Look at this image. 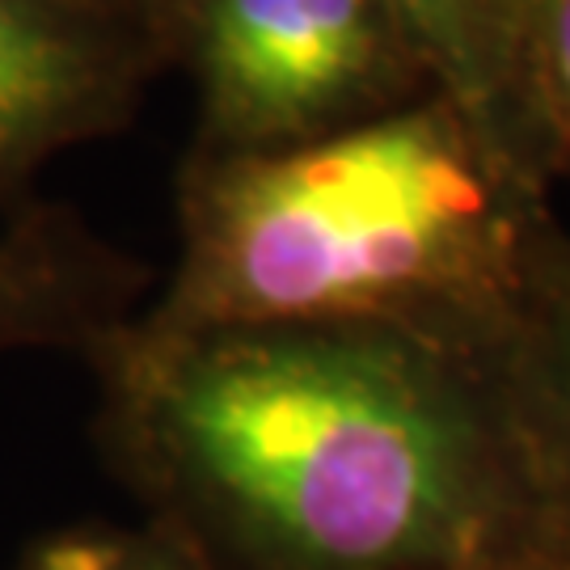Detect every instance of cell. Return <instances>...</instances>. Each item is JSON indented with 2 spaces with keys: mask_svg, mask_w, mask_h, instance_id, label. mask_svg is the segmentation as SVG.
I'll use <instances>...</instances> for the list:
<instances>
[{
  "mask_svg": "<svg viewBox=\"0 0 570 570\" xmlns=\"http://www.w3.org/2000/svg\"><path fill=\"white\" fill-rule=\"evenodd\" d=\"M98 444L220 570H562L503 364L343 322L119 326Z\"/></svg>",
  "mask_w": 570,
  "mask_h": 570,
  "instance_id": "6da1fadb",
  "label": "cell"
},
{
  "mask_svg": "<svg viewBox=\"0 0 570 570\" xmlns=\"http://www.w3.org/2000/svg\"><path fill=\"white\" fill-rule=\"evenodd\" d=\"M165 63L81 0H0V212L47 161L136 119Z\"/></svg>",
  "mask_w": 570,
  "mask_h": 570,
  "instance_id": "277c9868",
  "label": "cell"
},
{
  "mask_svg": "<svg viewBox=\"0 0 570 570\" xmlns=\"http://www.w3.org/2000/svg\"><path fill=\"white\" fill-rule=\"evenodd\" d=\"M9 570H220L183 537L144 524H77L26 546Z\"/></svg>",
  "mask_w": 570,
  "mask_h": 570,
  "instance_id": "9c48e42d",
  "label": "cell"
},
{
  "mask_svg": "<svg viewBox=\"0 0 570 570\" xmlns=\"http://www.w3.org/2000/svg\"><path fill=\"white\" fill-rule=\"evenodd\" d=\"M478 570H546V567H478Z\"/></svg>",
  "mask_w": 570,
  "mask_h": 570,
  "instance_id": "8fae6325",
  "label": "cell"
},
{
  "mask_svg": "<svg viewBox=\"0 0 570 570\" xmlns=\"http://www.w3.org/2000/svg\"><path fill=\"white\" fill-rule=\"evenodd\" d=\"M148 266L81 212L26 199L0 228V355L98 346L144 308Z\"/></svg>",
  "mask_w": 570,
  "mask_h": 570,
  "instance_id": "5b68a950",
  "label": "cell"
},
{
  "mask_svg": "<svg viewBox=\"0 0 570 570\" xmlns=\"http://www.w3.org/2000/svg\"><path fill=\"white\" fill-rule=\"evenodd\" d=\"M148 330L343 322L503 364L558 242L553 183L444 89L326 140L186 148Z\"/></svg>",
  "mask_w": 570,
  "mask_h": 570,
  "instance_id": "7a4b0ae2",
  "label": "cell"
},
{
  "mask_svg": "<svg viewBox=\"0 0 570 570\" xmlns=\"http://www.w3.org/2000/svg\"><path fill=\"white\" fill-rule=\"evenodd\" d=\"M81 4L122 26L127 35H136L165 68H174V60H178L186 18L195 9V0H81Z\"/></svg>",
  "mask_w": 570,
  "mask_h": 570,
  "instance_id": "30bf717a",
  "label": "cell"
},
{
  "mask_svg": "<svg viewBox=\"0 0 570 570\" xmlns=\"http://www.w3.org/2000/svg\"><path fill=\"white\" fill-rule=\"evenodd\" d=\"M190 153L249 157L326 140L440 89L393 0H195L178 60Z\"/></svg>",
  "mask_w": 570,
  "mask_h": 570,
  "instance_id": "3957f363",
  "label": "cell"
},
{
  "mask_svg": "<svg viewBox=\"0 0 570 570\" xmlns=\"http://www.w3.org/2000/svg\"><path fill=\"white\" fill-rule=\"evenodd\" d=\"M546 532L570 570V225L503 360Z\"/></svg>",
  "mask_w": 570,
  "mask_h": 570,
  "instance_id": "8992f818",
  "label": "cell"
},
{
  "mask_svg": "<svg viewBox=\"0 0 570 570\" xmlns=\"http://www.w3.org/2000/svg\"><path fill=\"white\" fill-rule=\"evenodd\" d=\"M393 4L423 42L440 89L465 106L494 140L508 144L520 161L532 165L520 136L515 68H511L515 0H393Z\"/></svg>",
  "mask_w": 570,
  "mask_h": 570,
  "instance_id": "52a82bcc",
  "label": "cell"
},
{
  "mask_svg": "<svg viewBox=\"0 0 570 570\" xmlns=\"http://www.w3.org/2000/svg\"><path fill=\"white\" fill-rule=\"evenodd\" d=\"M515 110L532 165L553 186L570 178V0H515L511 9Z\"/></svg>",
  "mask_w": 570,
  "mask_h": 570,
  "instance_id": "ba28073f",
  "label": "cell"
}]
</instances>
